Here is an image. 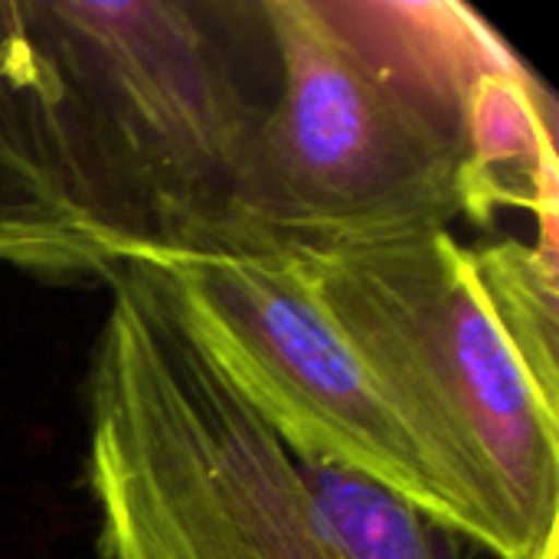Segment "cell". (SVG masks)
<instances>
[{
	"label": "cell",
	"mask_w": 559,
	"mask_h": 559,
	"mask_svg": "<svg viewBox=\"0 0 559 559\" xmlns=\"http://www.w3.org/2000/svg\"><path fill=\"white\" fill-rule=\"evenodd\" d=\"M472 282L514 354L537 403L559 419V246L554 236L537 242L501 239L468 249Z\"/></svg>",
	"instance_id": "52a82bcc"
},
{
	"label": "cell",
	"mask_w": 559,
	"mask_h": 559,
	"mask_svg": "<svg viewBox=\"0 0 559 559\" xmlns=\"http://www.w3.org/2000/svg\"><path fill=\"white\" fill-rule=\"evenodd\" d=\"M151 265L190 337L288 449L367 475L449 527L409 436L292 259Z\"/></svg>",
	"instance_id": "5b68a950"
},
{
	"label": "cell",
	"mask_w": 559,
	"mask_h": 559,
	"mask_svg": "<svg viewBox=\"0 0 559 559\" xmlns=\"http://www.w3.org/2000/svg\"><path fill=\"white\" fill-rule=\"evenodd\" d=\"M292 262L409 436L449 527L491 557H534L557 531L559 419L491 324L455 233Z\"/></svg>",
	"instance_id": "277c9868"
},
{
	"label": "cell",
	"mask_w": 559,
	"mask_h": 559,
	"mask_svg": "<svg viewBox=\"0 0 559 559\" xmlns=\"http://www.w3.org/2000/svg\"><path fill=\"white\" fill-rule=\"evenodd\" d=\"M88 367L102 559H468L442 521L288 449L190 337L151 262H118Z\"/></svg>",
	"instance_id": "7a4b0ae2"
},
{
	"label": "cell",
	"mask_w": 559,
	"mask_h": 559,
	"mask_svg": "<svg viewBox=\"0 0 559 559\" xmlns=\"http://www.w3.org/2000/svg\"><path fill=\"white\" fill-rule=\"evenodd\" d=\"M557 557H559L557 531H554V534H550V537L544 540V547H540V550H537V554H534V557H531V559H557Z\"/></svg>",
	"instance_id": "ba28073f"
},
{
	"label": "cell",
	"mask_w": 559,
	"mask_h": 559,
	"mask_svg": "<svg viewBox=\"0 0 559 559\" xmlns=\"http://www.w3.org/2000/svg\"><path fill=\"white\" fill-rule=\"evenodd\" d=\"M278 92L233 252L292 259L534 213L557 236V102L455 0H265Z\"/></svg>",
	"instance_id": "6da1fadb"
},
{
	"label": "cell",
	"mask_w": 559,
	"mask_h": 559,
	"mask_svg": "<svg viewBox=\"0 0 559 559\" xmlns=\"http://www.w3.org/2000/svg\"><path fill=\"white\" fill-rule=\"evenodd\" d=\"M115 265L75 200L20 0H0V269L105 278Z\"/></svg>",
	"instance_id": "8992f818"
},
{
	"label": "cell",
	"mask_w": 559,
	"mask_h": 559,
	"mask_svg": "<svg viewBox=\"0 0 559 559\" xmlns=\"http://www.w3.org/2000/svg\"><path fill=\"white\" fill-rule=\"evenodd\" d=\"M75 200L118 262L229 255L278 92L265 0H20Z\"/></svg>",
	"instance_id": "3957f363"
}]
</instances>
